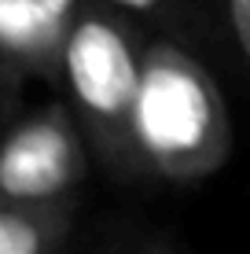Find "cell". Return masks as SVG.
<instances>
[{"mask_svg": "<svg viewBox=\"0 0 250 254\" xmlns=\"http://www.w3.org/2000/svg\"><path fill=\"white\" fill-rule=\"evenodd\" d=\"M151 30L107 0H81L63 48L59 85L70 100L92 162L114 185H148L136 111L144 85V48Z\"/></svg>", "mask_w": 250, "mask_h": 254, "instance_id": "cell-1", "label": "cell"}, {"mask_svg": "<svg viewBox=\"0 0 250 254\" xmlns=\"http://www.w3.org/2000/svg\"><path fill=\"white\" fill-rule=\"evenodd\" d=\"M213 59L151 33L144 48V85L136 133L151 181L199 185L213 177L232 155V122L221 96Z\"/></svg>", "mask_w": 250, "mask_h": 254, "instance_id": "cell-2", "label": "cell"}, {"mask_svg": "<svg viewBox=\"0 0 250 254\" xmlns=\"http://www.w3.org/2000/svg\"><path fill=\"white\" fill-rule=\"evenodd\" d=\"M89 159V140L66 96L11 115L0 151V199L77 203Z\"/></svg>", "mask_w": 250, "mask_h": 254, "instance_id": "cell-3", "label": "cell"}, {"mask_svg": "<svg viewBox=\"0 0 250 254\" xmlns=\"http://www.w3.org/2000/svg\"><path fill=\"white\" fill-rule=\"evenodd\" d=\"M81 0H0V52H4L7 115H15L22 81H59L63 48Z\"/></svg>", "mask_w": 250, "mask_h": 254, "instance_id": "cell-4", "label": "cell"}, {"mask_svg": "<svg viewBox=\"0 0 250 254\" xmlns=\"http://www.w3.org/2000/svg\"><path fill=\"white\" fill-rule=\"evenodd\" d=\"M77 203L0 199V254H66Z\"/></svg>", "mask_w": 250, "mask_h": 254, "instance_id": "cell-5", "label": "cell"}, {"mask_svg": "<svg viewBox=\"0 0 250 254\" xmlns=\"http://www.w3.org/2000/svg\"><path fill=\"white\" fill-rule=\"evenodd\" d=\"M118 11L133 15L151 33L173 37L180 45L202 52L206 59H221V37L213 19V0H107Z\"/></svg>", "mask_w": 250, "mask_h": 254, "instance_id": "cell-6", "label": "cell"}, {"mask_svg": "<svg viewBox=\"0 0 250 254\" xmlns=\"http://www.w3.org/2000/svg\"><path fill=\"white\" fill-rule=\"evenodd\" d=\"M221 37V63H232L239 81L250 89V0H213Z\"/></svg>", "mask_w": 250, "mask_h": 254, "instance_id": "cell-7", "label": "cell"}, {"mask_svg": "<svg viewBox=\"0 0 250 254\" xmlns=\"http://www.w3.org/2000/svg\"><path fill=\"white\" fill-rule=\"evenodd\" d=\"M110 254H177V247L166 240V236H140L136 243H125V247H114Z\"/></svg>", "mask_w": 250, "mask_h": 254, "instance_id": "cell-8", "label": "cell"}]
</instances>
